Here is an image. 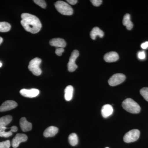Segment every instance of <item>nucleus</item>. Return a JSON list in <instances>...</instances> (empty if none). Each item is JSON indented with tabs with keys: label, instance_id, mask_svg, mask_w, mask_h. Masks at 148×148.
Returning <instances> with one entry per match:
<instances>
[{
	"label": "nucleus",
	"instance_id": "18",
	"mask_svg": "<svg viewBox=\"0 0 148 148\" xmlns=\"http://www.w3.org/2000/svg\"><path fill=\"white\" fill-rule=\"evenodd\" d=\"M74 88L71 85H69L65 89V100L66 101H70L72 100L73 97Z\"/></svg>",
	"mask_w": 148,
	"mask_h": 148
},
{
	"label": "nucleus",
	"instance_id": "22",
	"mask_svg": "<svg viewBox=\"0 0 148 148\" xmlns=\"http://www.w3.org/2000/svg\"><path fill=\"white\" fill-rule=\"evenodd\" d=\"M6 128V127H4L0 129V137L8 138L12 135V132L11 130V128L10 131H5V130Z\"/></svg>",
	"mask_w": 148,
	"mask_h": 148
},
{
	"label": "nucleus",
	"instance_id": "2",
	"mask_svg": "<svg viewBox=\"0 0 148 148\" xmlns=\"http://www.w3.org/2000/svg\"><path fill=\"white\" fill-rule=\"evenodd\" d=\"M123 108L132 114H138L141 110V108L133 99L128 98L125 99L122 103Z\"/></svg>",
	"mask_w": 148,
	"mask_h": 148
},
{
	"label": "nucleus",
	"instance_id": "5",
	"mask_svg": "<svg viewBox=\"0 0 148 148\" xmlns=\"http://www.w3.org/2000/svg\"><path fill=\"white\" fill-rule=\"evenodd\" d=\"M140 130L133 129L127 132L123 137V141L126 143H133L137 141L140 136Z\"/></svg>",
	"mask_w": 148,
	"mask_h": 148
},
{
	"label": "nucleus",
	"instance_id": "3",
	"mask_svg": "<svg viewBox=\"0 0 148 148\" xmlns=\"http://www.w3.org/2000/svg\"><path fill=\"white\" fill-rule=\"evenodd\" d=\"M55 7L59 13L65 15H71L73 10L71 5L64 1H58L55 3Z\"/></svg>",
	"mask_w": 148,
	"mask_h": 148
},
{
	"label": "nucleus",
	"instance_id": "19",
	"mask_svg": "<svg viewBox=\"0 0 148 148\" xmlns=\"http://www.w3.org/2000/svg\"><path fill=\"white\" fill-rule=\"evenodd\" d=\"M12 117L11 116L7 115L2 117L0 118V129L6 127L12 121Z\"/></svg>",
	"mask_w": 148,
	"mask_h": 148
},
{
	"label": "nucleus",
	"instance_id": "17",
	"mask_svg": "<svg viewBox=\"0 0 148 148\" xmlns=\"http://www.w3.org/2000/svg\"><path fill=\"white\" fill-rule=\"evenodd\" d=\"M123 24L126 26L127 30H131L133 27V23L130 20V15L129 14H126L124 15L123 20Z\"/></svg>",
	"mask_w": 148,
	"mask_h": 148
},
{
	"label": "nucleus",
	"instance_id": "16",
	"mask_svg": "<svg viewBox=\"0 0 148 148\" xmlns=\"http://www.w3.org/2000/svg\"><path fill=\"white\" fill-rule=\"evenodd\" d=\"M104 36V32L98 27H95L93 28L90 33V38L93 40L96 39L97 36H99L100 38H103Z\"/></svg>",
	"mask_w": 148,
	"mask_h": 148
},
{
	"label": "nucleus",
	"instance_id": "26",
	"mask_svg": "<svg viewBox=\"0 0 148 148\" xmlns=\"http://www.w3.org/2000/svg\"><path fill=\"white\" fill-rule=\"evenodd\" d=\"M90 2L93 5L95 6L98 7L101 5L102 2H103V1L102 0H91V1H90Z\"/></svg>",
	"mask_w": 148,
	"mask_h": 148
},
{
	"label": "nucleus",
	"instance_id": "6",
	"mask_svg": "<svg viewBox=\"0 0 148 148\" xmlns=\"http://www.w3.org/2000/svg\"><path fill=\"white\" fill-rule=\"evenodd\" d=\"M126 77L124 74L117 73L114 74L108 80L109 84L112 86L118 85L125 80Z\"/></svg>",
	"mask_w": 148,
	"mask_h": 148
},
{
	"label": "nucleus",
	"instance_id": "12",
	"mask_svg": "<svg viewBox=\"0 0 148 148\" xmlns=\"http://www.w3.org/2000/svg\"><path fill=\"white\" fill-rule=\"evenodd\" d=\"M104 59L108 63L115 62L119 59L118 54L115 51H111L106 53L104 56Z\"/></svg>",
	"mask_w": 148,
	"mask_h": 148
},
{
	"label": "nucleus",
	"instance_id": "24",
	"mask_svg": "<svg viewBox=\"0 0 148 148\" xmlns=\"http://www.w3.org/2000/svg\"><path fill=\"white\" fill-rule=\"evenodd\" d=\"M34 1L42 8H45L46 7V3L44 0H34Z\"/></svg>",
	"mask_w": 148,
	"mask_h": 148
},
{
	"label": "nucleus",
	"instance_id": "4",
	"mask_svg": "<svg viewBox=\"0 0 148 148\" xmlns=\"http://www.w3.org/2000/svg\"><path fill=\"white\" fill-rule=\"evenodd\" d=\"M41 62L40 58L36 57L31 60L29 63L28 68L29 71H31L35 75H40L42 73V70L40 68V65Z\"/></svg>",
	"mask_w": 148,
	"mask_h": 148
},
{
	"label": "nucleus",
	"instance_id": "1",
	"mask_svg": "<svg viewBox=\"0 0 148 148\" xmlns=\"http://www.w3.org/2000/svg\"><path fill=\"white\" fill-rule=\"evenodd\" d=\"M21 23L27 32L35 34L40 32L42 28L40 21L36 16L30 14L24 13L21 15Z\"/></svg>",
	"mask_w": 148,
	"mask_h": 148
},
{
	"label": "nucleus",
	"instance_id": "27",
	"mask_svg": "<svg viewBox=\"0 0 148 148\" xmlns=\"http://www.w3.org/2000/svg\"><path fill=\"white\" fill-rule=\"evenodd\" d=\"M138 58L140 60H144L146 58V54L144 51H140L138 52Z\"/></svg>",
	"mask_w": 148,
	"mask_h": 148
},
{
	"label": "nucleus",
	"instance_id": "29",
	"mask_svg": "<svg viewBox=\"0 0 148 148\" xmlns=\"http://www.w3.org/2000/svg\"><path fill=\"white\" fill-rule=\"evenodd\" d=\"M141 47L143 49H146L148 48V41L142 43L141 45Z\"/></svg>",
	"mask_w": 148,
	"mask_h": 148
},
{
	"label": "nucleus",
	"instance_id": "20",
	"mask_svg": "<svg viewBox=\"0 0 148 148\" xmlns=\"http://www.w3.org/2000/svg\"><path fill=\"white\" fill-rule=\"evenodd\" d=\"M69 142L72 146L77 145L78 143V139L77 134L75 133H71L69 137Z\"/></svg>",
	"mask_w": 148,
	"mask_h": 148
},
{
	"label": "nucleus",
	"instance_id": "15",
	"mask_svg": "<svg viewBox=\"0 0 148 148\" xmlns=\"http://www.w3.org/2000/svg\"><path fill=\"white\" fill-rule=\"evenodd\" d=\"M58 127L53 126H49L45 130L44 132V136L46 138L53 137L58 133Z\"/></svg>",
	"mask_w": 148,
	"mask_h": 148
},
{
	"label": "nucleus",
	"instance_id": "21",
	"mask_svg": "<svg viewBox=\"0 0 148 148\" xmlns=\"http://www.w3.org/2000/svg\"><path fill=\"white\" fill-rule=\"evenodd\" d=\"M11 25L7 22H0V32H8L11 29Z\"/></svg>",
	"mask_w": 148,
	"mask_h": 148
},
{
	"label": "nucleus",
	"instance_id": "8",
	"mask_svg": "<svg viewBox=\"0 0 148 148\" xmlns=\"http://www.w3.org/2000/svg\"><path fill=\"white\" fill-rule=\"evenodd\" d=\"M27 139L28 137L27 135L21 133H18L12 139V145L13 148H17L20 143L26 142Z\"/></svg>",
	"mask_w": 148,
	"mask_h": 148
},
{
	"label": "nucleus",
	"instance_id": "31",
	"mask_svg": "<svg viewBox=\"0 0 148 148\" xmlns=\"http://www.w3.org/2000/svg\"><path fill=\"white\" fill-rule=\"evenodd\" d=\"M3 39L1 37H0V45L2 43V42H3Z\"/></svg>",
	"mask_w": 148,
	"mask_h": 148
},
{
	"label": "nucleus",
	"instance_id": "13",
	"mask_svg": "<svg viewBox=\"0 0 148 148\" xmlns=\"http://www.w3.org/2000/svg\"><path fill=\"white\" fill-rule=\"evenodd\" d=\"M20 125L23 132L30 131L32 128V123L27 121L26 118L25 117H22L20 119Z\"/></svg>",
	"mask_w": 148,
	"mask_h": 148
},
{
	"label": "nucleus",
	"instance_id": "7",
	"mask_svg": "<svg viewBox=\"0 0 148 148\" xmlns=\"http://www.w3.org/2000/svg\"><path fill=\"white\" fill-rule=\"evenodd\" d=\"M79 56V52L78 50H74L72 52L68 64V69L69 72H74L77 68V66L75 64V61Z\"/></svg>",
	"mask_w": 148,
	"mask_h": 148
},
{
	"label": "nucleus",
	"instance_id": "25",
	"mask_svg": "<svg viewBox=\"0 0 148 148\" xmlns=\"http://www.w3.org/2000/svg\"><path fill=\"white\" fill-rule=\"evenodd\" d=\"M10 140L0 142V148H10Z\"/></svg>",
	"mask_w": 148,
	"mask_h": 148
},
{
	"label": "nucleus",
	"instance_id": "14",
	"mask_svg": "<svg viewBox=\"0 0 148 148\" xmlns=\"http://www.w3.org/2000/svg\"><path fill=\"white\" fill-rule=\"evenodd\" d=\"M113 108L110 104H106L102 107L101 113L103 117L107 118L112 114Z\"/></svg>",
	"mask_w": 148,
	"mask_h": 148
},
{
	"label": "nucleus",
	"instance_id": "33",
	"mask_svg": "<svg viewBox=\"0 0 148 148\" xmlns=\"http://www.w3.org/2000/svg\"><path fill=\"white\" fill-rule=\"evenodd\" d=\"M106 148H109V147H106Z\"/></svg>",
	"mask_w": 148,
	"mask_h": 148
},
{
	"label": "nucleus",
	"instance_id": "10",
	"mask_svg": "<svg viewBox=\"0 0 148 148\" xmlns=\"http://www.w3.org/2000/svg\"><path fill=\"white\" fill-rule=\"evenodd\" d=\"M17 106V103L13 101H5L0 106V112H3L9 111L14 109Z\"/></svg>",
	"mask_w": 148,
	"mask_h": 148
},
{
	"label": "nucleus",
	"instance_id": "23",
	"mask_svg": "<svg viewBox=\"0 0 148 148\" xmlns=\"http://www.w3.org/2000/svg\"><path fill=\"white\" fill-rule=\"evenodd\" d=\"M140 93L145 100L148 102V88H143L140 90Z\"/></svg>",
	"mask_w": 148,
	"mask_h": 148
},
{
	"label": "nucleus",
	"instance_id": "32",
	"mask_svg": "<svg viewBox=\"0 0 148 148\" xmlns=\"http://www.w3.org/2000/svg\"><path fill=\"white\" fill-rule=\"evenodd\" d=\"M2 66V63H1V62H0V68H1V66Z\"/></svg>",
	"mask_w": 148,
	"mask_h": 148
},
{
	"label": "nucleus",
	"instance_id": "28",
	"mask_svg": "<svg viewBox=\"0 0 148 148\" xmlns=\"http://www.w3.org/2000/svg\"><path fill=\"white\" fill-rule=\"evenodd\" d=\"M64 51V49L63 48H58L56 50L55 53L58 56L62 55V53Z\"/></svg>",
	"mask_w": 148,
	"mask_h": 148
},
{
	"label": "nucleus",
	"instance_id": "9",
	"mask_svg": "<svg viewBox=\"0 0 148 148\" xmlns=\"http://www.w3.org/2000/svg\"><path fill=\"white\" fill-rule=\"evenodd\" d=\"M20 93L24 97L32 98L38 96L39 94L40 91L36 88H32L30 89L24 88L20 90Z\"/></svg>",
	"mask_w": 148,
	"mask_h": 148
},
{
	"label": "nucleus",
	"instance_id": "30",
	"mask_svg": "<svg viewBox=\"0 0 148 148\" xmlns=\"http://www.w3.org/2000/svg\"><path fill=\"white\" fill-rule=\"evenodd\" d=\"M67 1L70 4L74 5L77 3L78 1L77 0H67Z\"/></svg>",
	"mask_w": 148,
	"mask_h": 148
},
{
	"label": "nucleus",
	"instance_id": "11",
	"mask_svg": "<svg viewBox=\"0 0 148 148\" xmlns=\"http://www.w3.org/2000/svg\"><path fill=\"white\" fill-rule=\"evenodd\" d=\"M49 44L52 46L58 48L66 47V43L65 40L61 38H55L51 40Z\"/></svg>",
	"mask_w": 148,
	"mask_h": 148
}]
</instances>
